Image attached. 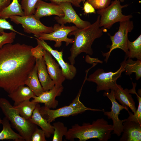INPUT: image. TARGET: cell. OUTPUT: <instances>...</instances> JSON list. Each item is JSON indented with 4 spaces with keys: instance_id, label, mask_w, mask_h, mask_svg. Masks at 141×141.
<instances>
[{
    "instance_id": "b9f144b4",
    "label": "cell",
    "mask_w": 141,
    "mask_h": 141,
    "mask_svg": "<svg viewBox=\"0 0 141 141\" xmlns=\"http://www.w3.org/2000/svg\"><path fill=\"white\" fill-rule=\"evenodd\" d=\"M2 120L0 118V126L2 124Z\"/></svg>"
},
{
    "instance_id": "cb8c5ba5",
    "label": "cell",
    "mask_w": 141,
    "mask_h": 141,
    "mask_svg": "<svg viewBox=\"0 0 141 141\" xmlns=\"http://www.w3.org/2000/svg\"><path fill=\"white\" fill-rule=\"evenodd\" d=\"M38 103H39L27 100L16 106H13L21 116L26 119L29 120Z\"/></svg>"
},
{
    "instance_id": "8992f818",
    "label": "cell",
    "mask_w": 141,
    "mask_h": 141,
    "mask_svg": "<svg viewBox=\"0 0 141 141\" xmlns=\"http://www.w3.org/2000/svg\"><path fill=\"white\" fill-rule=\"evenodd\" d=\"M127 58L125 55L120 68L116 72H105L103 69L98 68L87 78L86 80L97 84L96 91L97 92L104 90L109 92L110 90H114L117 87V79L121 77L122 73L125 71V63Z\"/></svg>"
},
{
    "instance_id": "f6af8a7d",
    "label": "cell",
    "mask_w": 141,
    "mask_h": 141,
    "mask_svg": "<svg viewBox=\"0 0 141 141\" xmlns=\"http://www.w3.org/2000/svg\"><path fill=\"white\" fill-rule=\"evenodd\" d=\"M19 2H20L21 0H18Z\"/></svg>"
},
{
    "instance_id": "e0dca14e",
    "label": "cell",
    "mask_w": 141,
    "mask_h": 141,
    "mask_svg": "<svg viewBox=\"0 0 141 141\" xmlns=\"http://www.w3.org/2000/svg\"><path fill=\"white\" fill-rule=\"evenodd\" d=\"M36 63L37 66L38 77L42 86L44 92L48 91L52 89L55 85L48 73L43 57L36 58Z\"/></svg>"
},
{
    "instance_id": "3957f363",
    "label": "cell",
    "mask_w": 141,
    "mask_h": 141,
    "mask_svg": "<svg viewBox=\"0 0 141 141\" xmlns=\"http://www.w3.org/2000/svg\"><path fill=\"white\" fill-rule=\"evenodd\" d=\"M113 130V125L101 118L93 121L92 124L83 123L81 126L75 124L68 130L65 136L66 139L72 141L75 138L79 141H86L94 138L99 141H107L111 137Z\"/></svg>"
},
{
    "instance_id": "6da1fadb",
    "label": "cell",
    "mask_w": 141,
    "mask_h": 141,
    "mask_svg": "<svg viewBox=\"0 0 141 141\" xmlns=\"http://www.w3.org/2000/svg\"><path fill=\"white\" fill-rule=\"evenodd\" d=\"M31 46L9 43L0 49V89L8 94L26 80L36 63L31 55Z\"/></svg>"
},
{
    "instance_id": "ac0fdd59",
    "label": "cell",
    "mask_w": 141,
    "mask_h": 141,
    "mask_svg": "<svg viewBox=\"0 0 141 141\" xmlns=\"http://www.w3.org/2000/svg\"><path fill=\"white\" fill-rule=\"evenodd\" d=\"M40 105L37 104L29 120L32 123L39 126L44 132L45 137L49 138L53 134L54 129L52 125L48 123L41 115L39 111Z\"/></svg>"
},
{
    "instance_id": "5bb4252c",
    "label": "cell",
    "mask_w": 141,
    "mask_h": 141,
    "mask_svg": "<svg viewBox=\"0 0 141 141\" xmlns=\"http://www.w3.org/2000/svg\"><path fill=\"white\" fill-rule=\"evenodd\" d=\"M63 88L62 85H55L50 90L43 92L38 96H36L32 101L43 103L45 106L50 109L55 108L58 104V101L55 99L56 98L61 95Z\"/></svg>"
},
{
    "instance_id": "8fae6325",
    "label": "cell",
    "mask_w": 141,
    "mask_h": 141,
    "mask_svg": "<svg viewBox=\"0 0 141 141\" xmlns=\"http://www.w3.org/2000/svg\"><path fill=\"white\" fill-rule=\"evenodd\" d=\"M53 31L49 33H43L38 38L44 40L54 41V45L56 48H59L62 45L63 42L66 43V46L72 44L74 38L68 37V34L77 28L75 26H66L64 25L55 24L53 27Z\"/></svg>"
},
{
    "instance_id": "7c38bea8",
    "label": "cell",
    "mask_w": 141,
    "mask_h": 141,
    "mask_svg": "<svg viewBox=\"0 0 141 141\" xmlns=\"http://www.w3.org/2000/svg\"><path fill=\"white\" fill-rule=\"evenodd\" d=\"M64 14L62 17L57 16L54 19L59 24L64 25L67 23H73L79 29L84 28L91 24L89 21L81 19L73 8L72 3L68 2H62L59 4Z\"/></svg>"
},
{
    "instance_id": "d6a6232c",
    "label": "cell",
    "mask_w": 141,
    "mask_h": 141,
    "mask_svg": "<svg viewBox=\"0 0 141 141\" xmlns=\"http://www.w3.org/2000/svg\"><path fill=\"white\" fill-rule=\"evenodd\" d=\"M96 9L101 10L109 6L111 0H86Z\"/></svg>"
},
{
    "instance_id": "7a4b0ae2",
    "label": "cell",
    "mask_w": 141,
    "mask_h": 141,
    "mask_svg": "<svg viewBox=\"0 0 141 141\" xmlns=\"http://www.w3.org/2000/svg\"><path fill=\"white\" fill-rule=\"evenodd\" d=\"M100 16L92 24L82 29L77 28L70 32L69 36H74L73 42L70 49V56L68 57L71 64H74L75 58L82 52L92 55L93 53L92 45L96 39L100 38L107 29L99 26Z\"/></svg>"
},
{
    "instance_id": "484cf974",
    "label": "cell",
    "mask_w": 141,
    "mask_h": 141,
    "mask_svg": "<svg viewBox=\"0 0 141 141\" xmlns=\"http://www.w3.org/2000/svg\"><path fill=\"white\" fill-rule=\"evenodd\" d=\"M125 71L126 75H130L133 73L136 75V79L138 80L141 77V60L134 61L128 58L126 61Z\"/></svg>"
},
{
    "instance_id": "7402d4cb",
    "label": "cell",
    "mask_w": 141,
    "mask_h": 141,
    "mask_svg": "<svg viewBox=\"0 0 141 141\" xmlns=\"http://www.w3.org/2000/svg\"><path fill=\"white\" fill-rule=\"evenodd\" d=\"M3 129L0 132V140H11L15 141H25L19 133L15 132L11 128V125L5 117L2 120Z\"/></svg>"
},
{
    "instance_id": "4fadbf2b",
    "label": "cell",
    "mask_w": 141,
    "mask_h": 141,
    "mask_svg": "<svg viewBox=\"0 0 141 141\" xmlns=\"http://www.w3.org/2000/svg\"><path fill=\"white\" fill-rule=\"evenodd\" d=\"M35 11L33 14L37 19L45 16L56 15L62 17L64 14L59 5L51 2L48 3L42 0H38L35 6Z\"/></svg>"
},
{
    "instance_id": "ab89813d",
    "label": "cell",
    "mask_w": 141,
    "mask_h": 141,
    "mask_svg": "<svg viewBox=\"0 0 141 141\" xmlns=\"http://www.w3.org/2000/svg\"><path fill=\"white\" fill-rule=\"evenodd\" d=\"M12 0H0V13L9 5Z\"/></svg>"
},
{
    "instance_id": "9a60e30c",
    "label": "cell",
    "mask_w": 141,
    "mask_h": 141,
    "mask_svg": "<svg viewBox=\"0 0 141 141\" xmlns=\"http://www.w3.org/2000/svg\"><path fill=\"white\" fill-rule=\"evenodd\" d=\"M43 57L48 73L55 85H62L66 78L61 69L60 68L59 64L52 58L51 54L46 51Z\"/></svg>"
},
{
    "instance_id": "4dcf8cb0",
    "label": "cell",
    "mask_w": 141,
    "mask_h": 141,
    "mask_svg": "<svg viewBox=\"0 0 141 141\" xmlns=\"http://www.w3.org/2000/svg\"><path fill=\"white\" fill-rule=\"evenodd\" d=\"M38 0H21V5L25 16L34 14L35 6Z\"/></svg>"
},
{
    "instance_id": "f546056e",
    "label": "cell",
    "mask_w": 141,
    "mask_h": 141,
    "mask_svg": "<svg viewBox=\"0 0 141 141\" xmlns=\"http://www.w3.org/2000/svg\"><path fill=\"white\" fill-rule=\"evenodd\" d=\"M38 44L41 46L45 50L49 52L57 61L63 58V52L58 51L53 49L45 41L38 38H35Z\"/></svg>"
},
{
    "instance_id": "f35d334b",
    "label": "cell",
    "mask_w": 141,
    "mask_h": 141,
    "mask_svg": "<svg viewBox=\"0 0 141 141\" xmlns=\"http://www.w3.org/2000/svg\"><path fill=\"white\" fill-rule=\"evenodd\" d=\"M85 60L87 63L91 64H93L95 63H103V61L99 60L98 58H92L88 55H86L85 58Z\"/></svg>"
},
{
    "instance_id": "2e32d148",
    "label": "cell",
    "mask_w": 141,
    "mask_h": 141,
    "mask_svg": "<svg viewBox=\"0 0 141 141\" xmlns=\"http://www.w3.org/2000/svg\"><path fill=\"white\" fill-rule=\"evenodd\" d=\"M123 125V131L120 141H141V124L126 120Z\"/></svg>"
},
{
    "instance_id": "836d02e7",
    "label": "cell",
    "mask_w": 141,
    "mask_h": 141,
    "mask_svg": "<svg viewBox=\"0 0 141 141\" xmlns=\"http://www.w3.org/2000/svg\"><path fill=\"white\" fill-rule=\"evenodd\" d=\"M4 30H10L20 35L25 36L24 34L15 30L13 26L5 19L0 18V36L2 35L3 33L4 32Z\"/></svg>"
},
{
    "instance_id": "ba28073f",
    "label": "cell",
    "mask_w": 141,
    "mask_h": 141,
    "mask_svg": "<svg viewBox=\"0 0 141 141\" xmlns=\"http://www.w3.org/2000/svg\"><path fill=\"white\" fill-rule=\"evenodd\" d=\"M119 30L113 36L108 33L110 38L112 42L111 45L108 46L109 50L104 53L102 52V55L105 58L104 61L106 63L108 62L110 54L114 50L119 48L122 49L125 53L127 56L129 54L127 44L128 39V33L131 32L134 28V25L132 21L130 20L119 22Z\"/></svg>"
},
{
    "instance_id": "52a82bcc",
    "label": "cell",
    "mask_w": 141,
    "mask_h": 141,
    "mask_svg": "<svg viewBox=\"0 0 141 141\" xmlns=\"http://www.w3.org/2000/svg\"><path fill=\"white\" fill-rule=\"evenodd\" d=\"M128 5H122L120 1L114 0L106 8L97 10V13L100 16V27L109 29L116 22L130 20L132 17V15H126L122 13V9Z\"/></svg>"
},
{
    "instance_id": "ffe728a7",
    "label": "cell",
    "mask_w": 141,
    "mask_h": 141,
    "mask_svg": "<svg viewBox=\"0 0 141 141\" xmlns=\"http://www.w3.org/2000/svg\"><path fill=\"white\" fill-rule=\"evenodd\" d=\"M8 96L14 102L13 106H15L31 98H33L36 96L28 86L22 85L8 94Z\"/></svg>"
},
{
    "instance_id": "83f0119b",
    "label": "cell",
    "mask_w": 141,
    "mask_h": 141,
    "mask_svg": "<svg viewBox=\"0 0 141 141\" xmlns=\"http://www.w3.org/2000/svg\"><path fill=\"white\" fill-rule=\"evenodd\" d=\"M60 66L63 74L66 79L71 80L75 76L77 73V69L74 64H70L65 62L63 58L57 61Z\"/></svg>"
},
{
    "instance_id": "ee69618b",
    "label": "cell",
    "mask_w": 141,
    "mask_h": 141,
    "mask_svg": "<svg viewBox=\"0 0 141 141\" xmlns=\"http://www.w3.org/2000/svg\"><path fill=\"white\" fill-rule=\"evenodd\" d=\"M86 0H81V2H84L86 1Z\"/></svg>"
},
{
    "instance_id": "4316f807",
    "label": "cell",
    "mask_w": 141,
    "mask_h": 141,
    "mask_svg": "<svg viewBox=\"0 0 141 141\" xmlns=\"http://www.w3.org/2000/svg\"><path fill=\"white\" fill-rule=\"evenodd\" d=\"M127 47L129 54L127 56L128 58H136L141 60V35L140 34L134 41L130 42L128 39Z\"/></svg>"
},
{
    "instance_id": "f1b7e54d",
    "label": "cell",
    "mask_w": 141,
    "mask_h": 141,
    "mask_svg": "<svg viewBox=\"0 0 141 141\" xmlns=\"http://www.w3.org/2000/svg\"><path fill=\"white\" fill-rule=\"evenodd\" d=\"M52 125L54 131L52 141H62L63 137L65 136L68 131L67 128L63 122L60 121L54 123Z\"/></svg>"
},
{
    "instance_id": "277c9868",
    "label": "cell",
    "mask_w": 141,
    "mask_h": 141,
    "mask_svg": "<svg viewBox=\"0 0 141 141\" xmlns=\"http://www.w3.org/2000/svg\"><path fill=\"white\" fill-rule=\"evenodd\" d=\"M0 108L5 117L25 141H31V137L37 125L21 116L7 99L0 98Z\"/></svg>"
},
{
    "instance_id": "44dd1931",
    "label": "cell",
    "mask_w": 141,
    "mask_h": 141,
    "mask_svg": "<svg viewBox=\"0 0 141 141\" xmlns=\"http://www.w3.org/2000/svg\"><path fill=\"white\" fill-rule=\"evenodd\" d=\"M25 85L27 86L38 96L44 92L39 81L37 75V66L36 63L33 69L28 76Z\"/></svg>"
},
{
    "instance_id": "7bdbcfd3",
    "label": "cell",
    "mask_w": 141,
    "mask_h": 141,
    "mask_svg": "<svg viewBox=\"0 0 141 141\" xmlns=\"http://www.w3.org/2000/svg\"><path fill=\"white\" fill-rule=\"evenodd\" d=\"M118 0L121 2H124V0Z\"/></svg>"
},
{
    "instance_id": "5b68a950",
    "label": "cell",
    "mask_w": 141,
    "mask_h": 141,
    "mask_svg": "<svg viewBox=\"0 0 141 141\" xmlns=\"http://www.w3.org/2000/svg\"><path fill=\"white\" fill-rule=\"evenodd\" d=\"M86 81V79H84L81 87L76 97L68 105L64 106L55 110L51 109L45 106L40 107L39 111L42 116L48 123H50L57 118L75 115L83 113L87 110L103 111V110L86 107L80 101V97L82 89Z\"/></svg>"
},
{
    "instance_id": "603a6c76",
    "label": "cell",
    "mask_w": 141,
    "mask_h": 141,
    "mask_svg": "<svg viewBox=\"0 0 141 141\" xmlns=\"http://www.w3.org/2000/svg\"><path fill=\"white\" fill-rule=\"evenodd\" d=\"M14 15L25 16L18 0H12L10 4L0 13V18L6 19Z\"/></svg>"
},
{
    "instance_id": "74e56055",
    "label": "cell",
    "mask_w": 141,
    "mask_h": 141,
    "mask_svg": "<svg viewBox=\"0 0 141 141\" xmlns=\"http://www.w3.org/2000/svg\"><path fill=\"white\" fill-rule=\"evenodd\" d=\"M46 1H50L51 2L56 4H59L60 3L64 2H69L72 3L74 6L78 7H79L80 5L79 4L75 2L74 0H44Z\"/></svg>"
},
{
    "instance_id": "9c48e42d",
    "label": "cell",
    "mask_w": 141,
    "mask_h": 141,
    "mask_svg": "<svg viewBox=\"0 0 141 141\" xmlns=\"http://www.w3.org/2000/svg\"><path fill=\"white\" fill-rule=\"evenodd\" d=\"M9 18L15 24L21 25L25 32L32 33L37 38L43 33H49L53 31V27L45 25L40 20L37 19L33 14L23 16L14 15Z\"/></svg>"
},
{
    "instance_id": "d6986e66",
    "label": "cell",
    "mask_w": 141,
    "mask_h": 141,
    "mask_svg": "<svg viewBox=\"0 0 141 141\" xmlns=\"http://www.w3.org/2000/svg\"><path fill=\"white\" fill-rule=\"evenodd\" d=\"M115 97L122 106L129 108L134 114L137 109L135 103L131 95L128 91V89H124L121 86L118 84L116 89L114 90Z\"/></svg>"
},
{
    "instance_id": "e575fe53",
    "label": "cell",
    "mask_w": 141,
    "mask_h": 141,
    "mask_svg": "<svg viewBox=\"0 0 141 141\" xmlns=\"http://www.w3.org/2000/svg\"><path fill=\"white\" fill-rule=\"evenodd\" d=\"M45 137L44 131L37 127L32 134L31 141H46Z\"/></svg>"
},
{
    "instance_id": "d590c367",
    "label": "cell",
    "mask_w": 141,
    "mask_h": 141,
    "mask_svg": "<svg viewBox=\"0 0 141 141\" xmlns=\"http://www.w3.org/2000/svg\"><path fill=\"white\" fill-rule=\"evenodd\" d=\"M46 51L41 46L38 44L34 48L33 47L31 49L32 55L36 58L37 59L43 57Z\"/></svg>"
},
{
    "instance_id": "1f68e13d",
    "label": "cell",
    "mask_w": 141,
    "mask_h": 141,
    "mask_svg": "<svg viewBox=\"0 0 141 141\" xmlns=\"http://www.w3.org/2000/svg\"><path fill=\"white\" fill-rule=\"evenodd\" d=\"M16 34V33L12 31L9 33L3 32L0 36V49L5 44L13 43Z\"/></svg>"
},
{
    "instance_id": "d4e9b609",
    "label": "cell",
    "mask_w": 141,
    "mask_h": 141,
    "mask_svg": "<svg viewBox=\"0 0 141 141\" xmlns=\"http://www.w3.org/2000/svg\"><path fill=\"white\" fill-rule=\"evenodd\" d=\"M133 87L132 89H128V91L130 93L135 94L138 101V104L137 109L135 113L134 114L129 111H128L129 114V117L126 119L128 121H132L138 122L141 124V90H139L138 93L136 92V83H133L132 82Z\"/></svg>"
},
{
    "instance_id": "30bf717a",
    "label": "cell",
    "mask_w": 141,
    "mask_h": 141,
    "mask_svg": "<svg viewBox=\"0 0 141 141\" xmlns=\"http://www.w3.org/2000/svg\"><path fill=\"white\" fill-rule=\"evenodd\" d=\"M104 96L107 97L110 100L112 103L111 110L109 111H106L103 110L104 114L107 116L109 119H111L113 122V133L120 136L123 131V123L126 119L120 120L119 116L120 112L123 109L127 111L128 108L120 104L116 101L114 95V91L110 90L109 92H105L103 93Z\"/></svg>"
},
{
    "instance_id": "60d3db41",
    "label": "cell",
    "mask_w": 141,
    "mask_h": 141,
    "mask_svg": "<svg viewBox=\"0 0 141 141\" xmlns=\"http://www.w3.org/2000/svg\"><path fill=\"white\" fill-rule=\"evenodd\" d=\"M78 4H79L81 2V0H74Z\"/></svg>"
},
{
    "instance_id": "8d00e7d4",
    "label": "cell",
    "mask_w": 141,
    "mask_h": 141,
    "mask_svg": "<svg viewBox=\"0 0 141 141\" xmlns=\"http://www.w3.org/2000/svg\"><path fill=\"white\" fill-rule=\"evenodd\" d=\"M84 5L83 9L84 13L85 14L93 13L96 14L95 9L87 1L84 2Z\"/></svg>"
}]
</instances>
